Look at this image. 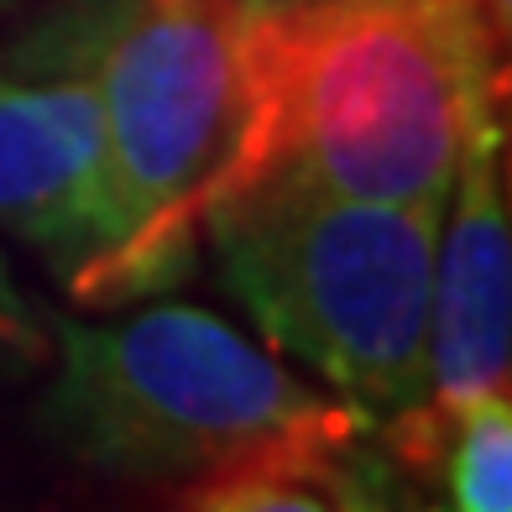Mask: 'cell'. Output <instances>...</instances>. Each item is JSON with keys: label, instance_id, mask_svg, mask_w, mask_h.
<instances>
[{"label": "cell", "instance_id": "obj_4", "mask_svg": "<svg viewBox=\"0 0 512 512\" xmlns=\"http://www.w3.org/2000/svg\"><path fill=\"white\" fill-rule=\"evenodd\" d=\"M58 371L37 434L121 481H194L304 439H356L371 413L319 392L194 304H152L115 324H53Z\"/></svg>", "mask_w": 512, "mask_h": 512}, {"label": "cell", "instance_id": "obj_5", "mask_svg": "<svg viewBox=\"0 0 512 512\" xmlns=\"http://www.w3.org/2000/svg\"><path fill=\"white\" fill-rule=\"evenodd\" d=\"M450 199V230L439 225L434 241L424 403L398 413V429H439L486 398H507L512 382V225L502 121H486L465 142Z\"/></svg>", "mask_w": 512, "mask_h": 512}, {"label": "cell", "instance_id": "obj_9", "mask_svg": "<svg viewBox=\"0 0 512 512\" xmlns=\"http://www.w3.org/2000/svg\"><path fill=\"white\" fill-rule=\"evenodd\" d=\"M53 366V324L21 293L11 262L0 256V377Z\"/></svg>", "mask_w": 512, "mask_h": 512}, {"label": "cell", "instance_id": "obj_10", "mask_svg": "<svg viewBox=\"0 0 512 512\" xmlns=\"http://www.w3.org/2000/svg\"><path fill=\"white\" fill-rule=\"evenodd\" d=\"M486 6V21H492V32L507 42V27H512V0H481Z\"/></svg>", "mask_w": 512, "mask_h": 512}, {"label": "cell", "instance_id": "obj_11", "mask_svg": "<svg viewBox=\"0 0 512 512\" xmlns=\"http://www.w3.org/2000/svg\"><path fill=\"white\" fill-rule=\"evenodd\" d=\"M251 11H288V6H304V0H246Z\"/></svg>", "mask_w": 512, "mask_h": 512}, {"label": "cell", "instance_id": "obj_1", "mask_svg": "<svg viewBox=\"0 0 512 512\" xmlns=\"http://www.w3.org/2000/svg\"><path fill=\"white\" fill-rule=\"evenodd\" d=\"M502 48L481 0L251 11V110L209 199L277 178L345 199L445 204L465 142L497 121Z\"/></svg>", "mask_w": 512, "mask_h": 512}, {"label": "cell", "instance_id": "obj_6", "mask_svg": "<svg viewBox=\"0 0 512 512\" xmlns=\"http://www.w3.org/2000/svg\"><path fill=\"white\" fill-rule=\"evenodd\" d=\"M0 79V230L74 283L115 241V189L100 105L74 68Z\"/></svg>", "mask_w": 512, "mask_h": 512}, {"label": "cell", "instance_id": "obj_8", "mask_svg": "<svg viewBox=\"0 0 512 512\" xmlns=\"http://www.w3.org/2000/svg\"><path fill=\"white\" fill-rule=\"evenodd\" d=\"M408 465H445L455 512H512V403L486 398L439 429H398Z\"/></svg>", "mask_w": 512, "mask_h": 512}, {"label": "cell", "instance_id": "obj_2", "mask_svg": "<svg viewBox=\"0 0 512 512\" xmlns=\"http://www.w3.org/2000/svg\"><path fill=\"white\" fill-rule=\"evenodd\" d=\"M95 89L115 241L68 293L115 309L183 283L199 262V209L220 189L251 110L246 0H74L21 53Z\"/></svg>", "mask_w": 512, "mask_h": 512}, {"label": "cell", "instance_id": "obj_7", "mask_svg": "<svg viewBox=\"0 0 512 512\" xmlns=\"http://www.w3.org/2000/svg\"><path fill=\"white\" fill-rule=\"evenodd\" d=\"M361 439H304L220 465L173 512H392Z\"/></svg>", "mask_w": 512, "mask_h": 512}, {"label": "cell", "instance_id": "obj_3", "mask_svg": "<svg viewBox=\"0 0 512 512\" xmlns=\"http://www.w3.org/2000/svg\"><path fill=\"white\" fill-rule=\"evenodd\" d=\"M439 225L445 204L429 199H345L277 178L199 209L230 293L272 351L392 418L424 403Z\"/></svg>", "mask_w": 512, "mask_h": 512}]
</instances>
